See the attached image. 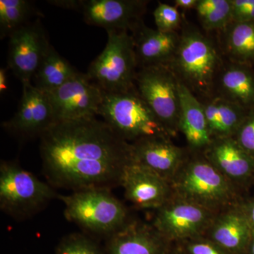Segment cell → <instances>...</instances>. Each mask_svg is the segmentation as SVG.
<instances>
[{"label":"cell","instance_id":"33","mask_svg":"<svg viewBox=\"0 0 254 254\" xmlns=\"http://www.w3.org/2000/svg\"><path fill=\"white\" fill-rule=\"evenodd\" d=\"M50 4L59 6V7L64 8V9L79 10L81 1L76 0H68V1H50Z\"/></svg>","mask_w":254,"mask_h":254},{"label":"cell","instance_id":"30","mask_svg":"<svg viewBox=\"0 0 254 254\" xmlns=\"http://www.w3.org/2000/svg\"><path fill=\"white\" fill-rule=\"evenodd\" d=\"M234 138L240 146L254 158V110L247 114Z\"/></svg>","mask_w":254,"mask_h":254},{"label":"cell","instance_id":"4","mask_svg":"<svg viewBox=\"0 0 254 254\" xmlns=\"http://www.w3.org/2000/svg\"><path fill=\"white\" fill-rule=\"evenodd\" d=\"M99 115L129 143L151 137L171 138L136 88L122 93L103 91Z\"/></svg>","mask_w":254,"mask_h":254},{"label":"cell","instance_id":"20","mask_svg":"<svg viewBox=\"0 0 254 254\" xmlns=\"http://www.w3.org/2000/svg\"><path fill=\"white\" fill-rule=\"evenodd\" d=\"M215 95L251 111L254 110V70L250 65L222 64L215 86Z\"/></svg>","mask_w":254,"mask_h":254},{"label":"cell","instance_id":"31","mask_svg":"<svg viewBox=\"0 0 254 254\" xmlns=\"http://www.w3.org/2000/svg\"><path fill=\"white\" fill-rule=\"evenodd\" d=\"M232 7L231 23L254 21V0H230Z\"/></svg>","mask_w":254,"mask_h":254},{"label":"cell","instance_id":"2","mask_svg":"<svg viewBox=\"0 0 254 254\" xmlns=\"http://www.w3.org/2000/svg\"><path fill=\"white\" fill-rule=\"evenodd\" d=\"M173 195L219 214L240 203L238 189L205 158L202 152L188 155L170 182Z\"/></svg>","mask_w":254,"mask_h":254},{"label":"cell","instance_id":"18","mask_svg":"<svg viewBox=\"0 0 254 254\" xmlns=\"http://www.w3.org/2000/svg\"><path fill=\"white\" fill-rule=\"evenodd\" d=\"M133 33L132 37L138 66H168L170 64L180 44V33L152 29L143 23Z\"/></svg>","mask_w":254,"mask_h":254},{"label":"cell","instance_id":"7","mask_svg":"<svg viewBox=\"0 0 254 254\" xmlns=\"http://www.w3.org/2000/svg\"><path fill=\"white\" fill-rule=\"evenodd\" d=\"M56 195L50 185L14 162H1L0 208L5 213L19 220L29 218Z\"/></svg>","mask_w":254,"mask_h":254},{"label":"cell","instance_id":"13","mask_svg":"<svg viewBox=\"0 0 254 254\" xmlns=\"http://www.w3.org/2000/svg\"><path fill=\"white\" fill-rule=\"evenodd\" d=\"M56 123L53 108L46 93L32 83L23 85V93L17 112L3 123L9 133L21 138L41 137Z\"/></svg>","mask_w":254,"mask_h":254},{"label":"cell","instance_id":"9","mask_svg":"<svg viewBox=\"0 0 254 254\" xmlns=\"http://www.w3.org/2000/svg\"><path fill=\"white\" fill-rule=\"evenodd\" d=\"M218 214L173 196L156 210L153 227L169 242H183L204 236Z\"/></svg>","mask_w":254,"mask_h":254},{"label":"cell","instance_id":"28","mask_svg":"<svg viewBox=\"0 0 254 254\" xmlns=\"http://www.w3.org/2000/svg\"><path fill=\"white\" fill-rule=\"evenodd\" d=\"M157 30L165 33L177 32L181 25V14L175 6L159 3L153 12Z\"/></svg>","mask_w":254,"mask_h":254},{"label":"cell","instance_id":"14","mask_svg":"<svg viewBox=\"0 0 254 254\" xmlns=\"http://www.w3.org/2000/svg\"><path fill=\"white\" fill-rule=\"evenodd\" d=\"M120 186L125 198L138 208L158 210L173 196L168 180L133 160L125 167Z\"/></svg>","mask_w":254,"mask_h":254},{"label":"cell","instance_id":"22","mask_svg":"<svg viewBox=\"0 0 254 254\" xmlns=\"http://www.w3.org/2000/svg\"><path fill=\"white\" fill-rule=\"evenodd\" d=\"M200 101L212 139L235 136L250 112L217 95Z\"/></svg>","mask_w":254,"mask_h":254},{"label":"cell","instance_id":"25","mask_svg":"<svg viewBox=\"0 0 254 254\" xmlns=\"http://www.w3.org/2000/svg\"><path fill=\"white\" fill-rule=\"evenodd\" d=\"M195 10L205 31H222L232 22L230 0H198Z\"/></svg>","mask_w":254,"mask_h":254},{"label":"cell","instance_id":"27","mask_svg":"<svg viewBox=\"0 0 254 254\" xmlns=\"http://www.w3.org/2000/svg\"><path fill=\"white\" fill-rule=\"evenodd\" d=\"M55 254H105L104 251L91 238L80 233L64 237L55 250Z\"/></svg>","mask_w":254,"mask_h":254},{"label":"cell","instance_id":"5","mask_svg":"<svg viewBox=\"0 0 254 254\" xmlns=\"http://www.w3.org/2000/svg\"><path fill=\"white\" fill-rule=\"evenodd\" d=\"M59 198L66 219L93 233L108 237L128 221L126 207L107 189L76 190Z\"/></svg>","mask_w":254,"mask_h":254},{"label":"cell","instance_id":"15","mask_svg":"<svg viewBox=\"0 0 254 254\" xmlns=\"http://www.w3.org/2000/svg\"><path fill=\"white\" fill-rule=\"evenodd\" d=\"M202 153L238 190L247 187L254 179V158L240 146L234 137L213 138Z\"/></svg>","mask_w":254,"mask_h":254},{"label":"cell","instance_id":"23","mask_svg":"<svg viewBox=\"0 0 254 254\" xmlns=\"http://www.w3.org/2000/svg\"><path fill=\"white\" fill-rule=\"evenodd\" d=\"M78 73L67 60L50 46L33 78V86L48 94L63 86Z\"/></svg>","mask_w":254,"mask_h":254},{"label":"cell","instance_id":"29","mask_svg":"<svg viewBox=\"0 0 254 254\" xmlns=\"http://www.w3.org/2000/svg\"><path fill=\"white\" fill-rule=\"evenodd\" d=\"M182 254H230L204 236L181 242Z\"/></svg>","mask_w":254,"mask_h":254},{"label":"cell","instance_id":"21","mask_svg":"<svg viewBox=\"0 0 254 254\" xmlns=\"http://www.w3.org/2000/svg\"><path fill=\"white\" fill-rule=\"evenodd\" d=\"M180 95V131L186 138L190 150L203 152L212 141L203 105L181 82Z\"/></svg>","mask_w":254,"mask_h":254},{"label":"cell","instance_id":"11","mask_svg":"<svg viewBox=\"0 0 254 254\" xmlns=\"http://www.w3.org/2000/svg\"><path fill=\"white\" fill-rule=\"evenodd\" d=\"M9 38L8 66L23 85L31 83L51 45L37 23L24 25Z\"/></svg>","mask_w":254,"mask_h":254},{"label":"cell","instance_id":"6","mask_svg":"<svg viewBox=\"0 0 254 254\" xmlns=\"http://www.w3.org/2000/svg\"><path fill=\"white\" fill-rule=\"evenodd\" d=\"M103 51L90 65L88 77L107 93L134 89L137 64L133 37L127 31H108Z\"/></svg>","mask_w":254,"mask_h":254},{"label":"cell","instance_id":"37","mask_svg":"<svg viewBox=\"0 0 254 254\" xmlns=\"http://www.w3.org/2000/svg\"><path fill=\"white\" fill-rule=\"evenodd\" d=\"M168 254H182L181 250H173L172 247L171 250L168 252Z\"/></svg>","mask_w":254,"mask_h":254},{"label":"cell","instance_id":"17","mask_svg":"<svg viewBox=\"0 0 254 254\" xmlns=\"http://www.w3.org/2000/svg\"><path fill=\"white\" fill-rule=\"evenodd\" d=\"M172 243L153 225L127 221L108 237L105 254H168Z\"/></svg>","mask_w":254,"mask_h":254},{"label":"cell","instance_id":"24","mask_svg":"<svg viewBox=\"0 0 254 254\" xmlns=\"http://www.w3.org/2000/svg\"><path fill=\"white\" fill-rule=\"evenodd\" d=\"M222 32V50L232 63L253 66L254 21L231 23Z\"/></svg>","mask_w":254,"mask_h":254},{"label":"cell","instance_id":"12","mask_svg":"<svg viewBox=\"0 0 254 254\" xmlns=\"http://www.w3.org/2000/svg\"><path fill=\"white\" fill-rule=\"evenodd\" d=\"M148 1L143 0H83L79 11L84 21L108 31H134L143 23Z\"/></svg>","mask_w":254,"mask_h":254},{"label":"cell","instance_id":"19","mask_svg":"<svg viewBox=\"0 0 254 254\" xmlns=\"http://www.w3.org/2000/svg\"><path fill=\"white\" fill-rule=\"evenodd\" d=\"M252 230L236 206L218 214L204 237L230 254H247Z\"/></svg>","mask_w":254,"mask_h":254},{"label":"cell","instance_id":"36","mask_svg":"<svg viewBox=\"0 0 254 254\" xmlns=\"http://www.w3.org/2000/svg\"><path fill=\"white\" fill-rule=\"evenodd\" d=\"M247 254H254V231H252V237H251Z\"/></svg>","mask_w":254,"mask_h":254},{"label":"cell","instance_id":"3","mask_svg":"<svg viewBox=\"0 0 254 254\" xmlns=\"http://www.w3.org/2000/svg\"><path fill=\"white\" fill-rule=\"evenodd\" d=\"M222 64L213 41L199 30L187 26L180 33V44L168 66L201 100L215 95V81Z\"/></svg>","mask_w":254,"mask_h":254},{"label":"cell","instance_id":"16","mask_svg":"<svg viewBox=\"0 0 254 254\" xmlns=\"http://www.w3.org/2000/svg\"><path fill=\"white\" fill-rule=\"evenodd\" d=\"M131 144L133 161L170 183L189 155L186 150L174 144L169 137H151Z\"/></svg>","mask_w":254,"mask_h":254},{"label":"cell","instance_id":"32","mask_svg":"<svg viewBox=\"0 0 254 254\" xmlns=\"http://www.w3.org/2000/svg\"><path fill=\"white\" fill-rule=\"evenodd\" d=\"M237 207L245 215L252 231H254V198L241 200Z\"/></svg>","mask_w":254,"mask_h":254},{"label":"cell","instance_id":"34","mask_svg":"<svg viewBox=\"0 0 254 254\" xmlns=\"http://www.w3.org/2000/svg\"><path fill=\"white\" fill-rule=\"evenodd\" d=\"M197 2L198 0H175L174 1L175 7L183 10L195 9Z\"/></svg>","mask_w":254,"mask_h":254},{"label":"cell","instance_id":"35","mask_svg":"<svg viewBox=\"0 0 254 254\" xmlns=\"http://www.w3.org/2000/svg\"><path fill=\"white\" fill-rule=\"evenodd\" d=\"M7 74L6 69L5 68H1L0 69V93L4 94L7 91Z\"/></svg>","mask_w":254,"mask_h":254},{"label":"cell","instance_id":"8","mask_svg":"<svg viewBox=\"0 0 254 254\" xmlns=\"http://www.w3.org/2000/svg\"><path fill=\"white\" fill-rule=\"evenodd\" d=\"M135 87L169 136L180 131V81L167 66H147L137 71Z\"/></svg>","mask_w":254,"mask_h":254},{"label":"cell","instance_id":"26","mask_svg":"<svg viewBox=\"0 0 254 254\" xmlns=\"http://www.w3.org/2000/svg\"><path fill=\"white\" fill-rule=\"evenodd\" d=\"M33 7L27 0H0L1 38L9 37L24 25L33 14Z\"/></svg>","mask_w":254,"mask_h":254},{"label":"cell","instance_id":"1","mask_svg":"<svg viewBox=\"0 0 254 254\" xmlns=\"http://www.w3.org/2000/svg\"><path fill=\"white\" fill-rule=\"evenodd\" d=\"M43 171L53 186L76 190L120 185L131 144L95 118L57 122L41 137Z\"/></svg>","mask_w":254,"mask_h":254},{"label":"cell","instance_id":"10","mask_svg":"<svg viewBox=\"0 0 254 254\" xmlns=\"http://www.w3.org/2000/svg\"><path fill=\"white\" fill-rule=\"evenodd\" d=\"M47 95L57 123L99 115L103 91L87 74L78 72L63 86Z\"/></svg>","mask_w":254,"mask_h":254}]
</instances>
